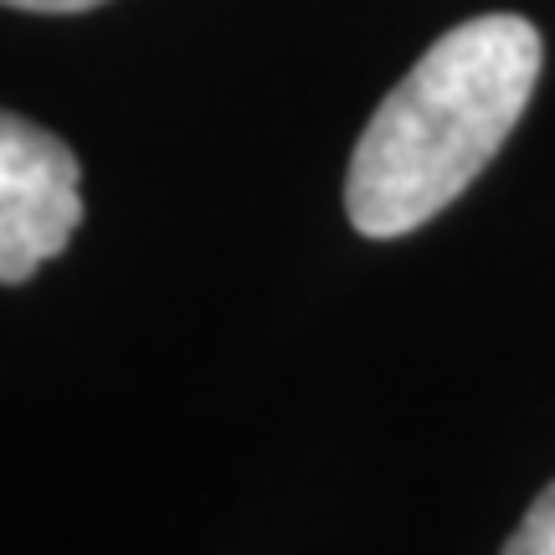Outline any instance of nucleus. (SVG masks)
Here are the masks:
<instances>
[{
	"mask_svg": "<svg viewBox=\"0 0 555 555\" xmlns=\"http://www.w3.org/2000/svg\"><path fill=\"white\" fill-rule=\"evenodd\" d=\"M82 227V165L52 129L0 108V283H26Z\"/></svg>",
	"mask_w": 555,
	"mask_h": 555,
	"instance_id": "obj_2",
	"label": "nucleus"
},
{
	"mask_svg": "<svg viewBox=\"0 0 555 555\" xmlns=\"http://www.w3.org/2000/svg\"><path fill=\"white\" fill-rule=\"evenodd\" d=\"M11 11H41V16H78V11H99L108 0H0Z\"/></svg>",
	"mask_w": 555,
	"mask_h": 555,
	"instance_id": "obj_4",
	"label": "nucleus"
},
{
	"mask_svg": "<svg viewBox=\"0 0 555 555\" xmlns=\"http://www.w3.org/2000/svg\"><path fill=\"white\" fill-rule=\"evenodd\" d=\"M540 62V31L509 11L437 37L371 114L350 155L345 211L360 237H406L448 211L515 134Z\"/></svg>",
	"mask_w": 555,
	"mask_h": 555,
	"instance_id": "obj_1",
	"label": "nucleus"
},
{
	"mask_svg": "<svg viewBox=\"0 0 555 555\" xmlns=\"http://www.w3.org/2000/svg\"><path fill=\"white\" fill-rule=\"evenodd\" d=\"M499 555H555V483H545L535 494V504L525 509L519 530L504 540Z\"/></svg>",
	"mask_w": 555,
	"mask_h": 555,
	"instance_id": "obj_3",
	"label": "nucleus"
}]
</instances>
